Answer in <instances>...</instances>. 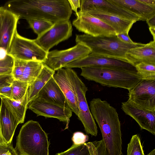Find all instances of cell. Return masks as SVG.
<instances>
[{"label": "cell", "mask_w": 155, "mask_h": 155, "mask_svg": "<svg viewBox=\"0 0 155 155\" xmlns=\"http://www.w3.org/2000/svg\"><path fill=\"white\" fill-rule=\"evenodd\" d=\"M20 18H39L54 23L69 20L72 10L68 0H13L3 6Z\"/></svg>", "instance_id": "cell-1"}, {"label": "cell", "mask_w": 155, "mask_h": 155, "mask_svg": "<svg viewBox=\"0 0 155 155\" xmlns=\"http://www.w3.org/2000/svg\"><path fill=\"white\" fill-rule=\"evenodd\" d=\"M89 108L100 129L106 155H121V125L116 109L100 98L92 99Z\"/></svg>", "instance_id": "cell-2"}, {"label": "cell", "mask_w": 155, "mask_h": 155, "mask_svg": "<svg viewBox=\"0 0 155 155\" xmlns=\"http://www.w3.org/2000/svg\"><path fill=\"white\" fill-rule=\"evenodd\" d=\"M80 75L102 86L130 90L141 80L137 73L116 68L92 66L81 68Z\"/></svg>", "instance_id": "cell-3"}, {"label": "cell", "mask_w": 155, "mask_h": 155, "mask_svg": "<svg viewBox=\"0 0 155 155\" xmlns=\"http://www.w3.org/2000/svg\"><path fill=\"white\" fill-rule=\"evenodd\" d=\"M75 41L77 43H81L88 47L91 54L127 62L125 56L128 51L145 44L136 42L134 44L125 43L119 40L116 35L93 37L85 34L77 35Z\"/></svg>", "instance_id": "cell-4"}, {"label": "cell", "mask_w": 155, "mask_h": 155, "mask_svg": "<svg viewBox=\"0 0 155 155\" xmlns=\"http://www.w3.org/2000/svg\"><path fill=\"white\" fill-rule=\"evenodd\" d=\"M49 144L48 135L39 123L30 120L21 128L15 149L20 155H50Z\"/></svg>", "instance_id": "cell-5"}, {"label": "cell", "mask_w": 155, "mask_h": 155, "mask_svg": "<svg viewBox=\"0 0 155 155\" xmlns=\"http://www.w3.org/2000/svg\"><path fill=\"white\" fill-rule=\"evenodd\" d=\"M65 68L76 97L79 111L78 117L83 124L86 132L96 136L98 133L97 127L86 98L87 88L74 70L71 68Z\"/></svg>", "instance_id": "cell-6"}, {"label": "cell", "mask_w": 155, "mask_h": 155, "mask_svg": "<svg viewBox=\"0 0 155 155\" xmlns=\"http://www.w3.org/2000/svg\"><path fill=\"white\" fill-rule=\"evenodd\" d=\"M47 54L36 44L34 40L21 36L17 30L13 36L8 54L14 59L44 63Z\"/></svg>", "instance_id": "cell-7"}, {"label": "cell", "mask_w": 155, "mask_h": 155, "mask_svg": "<svg viewBox=\"0 0 155 155\" xmlns=\"http://www.w3.org/2000/svg\"><path fill=\"white\" fill-rule=\"evenodd\" d=\"M91 52L88 47L81 43H78L74 46L67 49L49 51L47 53L44 63L56 71L64 68L71 62L87 56Z\"/></svg>", "instance_id": "cell-8"}, {"label": "cell", "mask_w": 155, "mask_h": 155, "mask_svg": "<svg viewBox=\"0 0 155 155\" xmlns=\"http://www.w3.org/2000/svg\"><path fill=\"white\" fill-rule=\"evenodd\" d=\"M72 31V25L69 20L61 21L54 23L51 28L34 40L48 53L52 47L70 37Z\"/></svg>", "instance_id": "cell-9"}, {"label": "cell", "mask_w": 155, "mask_h": 155, "mask_svg": "<svg viewBox=\"0 0 155 155\" xmlns=\"http://www.w3.org/2000/svg\"><path fill=\"white\" fill-rule=\"evenodd\" d=\"M73 25L79 31L93 37L116 35L115 30L100 19L87 13L78 12Z\"/></svg>", "instance_id": "cell-10"}, {"label": "cell", "mask_w": 155, "mask_h": 155, "mask_svg": "<svg viewBox=\"0 0 155 155\" xmlns=\"http://www.w3.org/2000/svg\"><path fill=\"white\" fill-rule=\"evenodd\" d=\"M27 108L36 114L37 116L54 118L66 123L64 130L68 128L72 111L68 107H63L47 102L36 97L28 104Z\"/></svg>", "instance_id": "cell-11"}, {"label": "cell", "mask_w": 155, "mask_h": 155, "mask_svg": "<svg viewBox=\"0 0 155 155\" xmlns=\"http://www.w3.org/2000/svg\"><path fill=\"white\" fill-rule=\"evenodd\" d=\"M128 91L127 101L155 110V79L142 80Z\"/></svg>", "instance_id": "cell-12"}, {"label": "cell", "mask_w": 155, "mask_h": 155, "mask_svg": "<svg viewBox=\"0 0 155 155\" xmlns=\"http://www.w3.org/2000/svg\"><path fill=\"white\" fill-rule=\"evenodd\" d=\"M92 66H99L116 68L130 72L137 73L134 66L130 63L120 60L96 56L90 54L80 59L71 62L64 68H71Z\"/></svg>", "instance_id": "cell-13"}, {"label": "cell", "mask_w": 155, "mask_h": 155, "mask_svg": "<svg viewBox=\"0 0 155 155\" xmlns=\"http://www.w3.org/2000/svg\"><path fill=\"white\" fill-rule=\"evenodd\" d=\"M121 108L126 114L137 122L141 129L155 135V110L145 108L127 101L122 103Z\"/></svg>", "instance_id": "cell-14"}, {"label": "cell", "mask_w": 155, "mask_h": 155, "mask_svg": "<svg viewBox=\"0 0 155 155\" xmlns=\"http://www.w3.org/2000/svg\"><path fill=\"white\" fill-rule=\"evenodd\" d=\"M98 8L104 12L119 17L137 21L139 17L129 11L113 2L111 0H81L79 11L86 12Z\"/></svg>", "instance_id": "cell-15"}, {"label": "cell", "mask_w": 155, "mask_h": 155, "mask_svg": "<svg viewBox=\"0 0 155 155\" xmlns=\"http://www.w3.org/2000/svg\"><path fill=\"white\" fill-rule=\"evenodd\" d=\"M19 19V16L4 6L0 7V49L7 54Z\"/></svg>", "instance_id": "cell-16"}, {"label": "cell", "mask_w": 155, "mask_h": 155, "mask_svg": "<svg viewBox=\"0 0 155 155\" xmlns=\"http://www.w3.org/2000/svg\"><path fill=\"white\" fill-rule=\"evenodd\" d=\"M43 62L15 59L12 74L14 79L32 83L37 78L43 66Z\"/></svg>", "instance_id": "cell-17"}, {"label": "cell", "mask_w": 155, "mask_h": 155, "mask_svg": "<svg viewBox=\"0 0 155 155\" xmlns=\"http://www.w3.org/2000/svg\"><path fill=\"white\" fill-rule=\"evenodd\" d=\"M56 71L52 77L65 96L69 107L78 117L79 111L76 97L65 68H61Z\"/></svg>", "instance_id": "cell-18"}, {"label": "cell", "mask_w": 155, "mask_h": 155, "mask_svg": "<svg viewBox=\"0 0 155 155\" xmlns=\"http://www.w3.org/2000/svg\"><path fill=\"white\" fill-rule=\"evenodd\" d=\"M125 56L127 62L134 67L141 63L155 64V41L130 49Z\"/></svg>", "instance_id": "cell-19"}, {"label": "cell", "mask_w": 155, "mask_h": 155, "mask_svg": "<svg viewBox=\"0 0 155 155\" xmlns=\"http://www.w3.org/2000/svg\"><path fill=\"white\" fill-rule=\"evenodd\" d=\"M84 12L101 20L113 28L116 34L129 33L133 24L136 22L104 12L96 8L91 9Z\"/></svg>", "instance_id": "cell-20"}, {"label": "cell", "mask_w": 155, "mask_h": 155, "mask_svg": "<svg viewBox=\"0 0 155 155\" xmlns=\"http://www.w3.org/2000/svg\"><path fill=\"white\" fill-rule=\"evenodd\" d=\"M37 97L48 102L69 108L65 96L53 77L40 91Z\"/></svg>", "instance_id": "cell-21"}, {"label": "cell", "mask_w": 155, "mask_h": 155, "mask_svg": "<svg viewBox=\"0 0 155 155\" xmlns=\"http://www.w3.org/2000/svg\"><path fill=\"white\" fill-rule=\"evenodd\" d=\"M19 122L1 100L0 107V129L7 143H12L15 130Z\"/></svg>", "instance_id": "cell-22"}, {"label": "cell", "mask_w": 155, "mask_h": 155, "mask_svg": "<svg viewBox=\"0 0 155 155\" xmlns=\"http://www.w3.org/2000/svg\"><path fill=\"white\" fill-rule=\"evenodd\" d=\"M117 5L137 15L139 21H146L155 16V7H152L138 0H111Z\"/></svg>", "instance_id": "cell-23"}, {"label": "cell", "mask_w": 155, "mask_h": 155, "mask_svg": "<svg viewBox=\"0 0 155 155\" xmlns=\"http://www.w3.org/2000/svg\"><path fill=\"white\" fill-rule=\"evenodd\" d=\"M55 72L44 64L38 75L29 85L27 91L28 103L37 97L39 92Z\"/></svg>", "instance_id": "cell-24"}, {"label": "cell", "mask_w": 155, "mask_h": 155, "mask_svg": "<svg viewBox=\"0 0 155 155\" xmlns=\"http://www.w3.org/2000/svg\"><path fill=\"white\" fill-rule=\"evenodd\" d=\"M0 98L19 123H24L28 109L27 95L21 102L17 101L1 95H0Z\"/></svg>", "instance_id": "cell-25"}, {"label": "cell", "mask_w": 155, "mask_h": 155, "mask_svg": "<svg viewBox=\"0 0 155 155\" xmlns=\"http://www.w3.org/2000/svg\"><path fill=\"white\" fill-rule=\"evenodd\" d=\"M29 85L27 82L14 79L11 84V99L19 102L23 101L27 95Z\"/></svg>", "instance_id": "cell-26"}, {"label": "cell", "mask_w": 155, "mask_h": 155, "mask_svg": "<svg viewBox=\"0 0 155 155\" xmlns=\"http://www.w3.org/2000/svg\"><path fill=\"white\" fill-rule=\"evenodd\" d=\"M25 19L30 27L38 36L51 28L54 23L50 21L42 19L27 18Z\"/></svg>", "instance_id": "cell-27"}, {"label": "cell", "mask_w": 155, "mask_h": 155, "mask_svg": "<svg viewBox=\"0 0 155 155\" xmlns=\"http://www.w3.org/2000/svg\"><path fill=\"white\" fill-rule=\"evenodd\" d=\"M92 142L72 145L66 150L55 155H90Z\"/></svg>", "instance_id": "cell-28"}, {"label": "cell", "mask_w": 155, "mask_h": 155, "mask_svg": "<svg viewBox=\"0 0 155 155\" xmlns=\"http://www.w3.org/2000/svg\"><path fill=\"white\" fill-rule=\"evenodd\" d=\"M135 67L142 80L155 79V64L141 63L136 65Z\"/></svg>", "instance_id": "cell-29"}, {"label": "cell", "mask_w": 155, "mask_h": 155, "mask_svg": "<svg viewBox=\"0 0 155 155\" xmlns=\"http://www.w3.org/2000/svg\"><path fill=\"white\" fill-rule=\"evenodd\" d=\"M127 155H145L139 136H132L128 144Z\"/></svg>", "instance_id": "cell-30"}, {"label": "cell", "mask_w": 155, "mask_h": 155, "mask_svg": "<svg viewBox=\"0 0 155 155\" xmlns=\"http://www.w3.org/2000/svg\"><path fill=\"white\" fill-rule=\"evenodd\" d=\"M88 136L81 132H76L74 133L72 138L73 144L80 145L85 143L88 141Z\"/></svg>", "instance_id": "cell-31"}, {"label": "cell", "mask_w": 155, "mask_h": 155, "mask_svg": "<svg viewBox=\"0 0 155 155\" xmlns=\"http://www.w3.org/2000/svg\"><path fill=\"white\" fill-rule=\"evenodd\" d=\"M0 155H19L12 143L0 146Z\"/></svg>", "instance_id": "cell-32"}, {"label": "cell", "mask_w": 155, "mask_h": 155, "mask_svg": "<svg viewBox=\"0 0 155 155\" xmlns=\"http://www.w3.org/2000/svg\"><path fill=\"white\" fill-rule=\"evenodd\" d=\"M14 61L12 57L7 54L4 58L0 59V68H13Z\"/></svg>", "instance_id": "cell-33"}, {"label": "cell", "mask_w": 155, "mask_h": 155, "mask_svg": "<svg viewBox=\"0 0 155 155\" xmlns=\"http://www.w3.org/2000/svg\"><path fill=\"white\" fill-rule=\"evenodd\" d=\"M13 79L12 74L0 75V88L11 85Z\"/></svg>", "instance_id": "cell-34"}, {"label": "cell", "mask_w": 155, "mask_h": 155, "mask_svg": "<svg viewBox=\"0 0 155 155\" xmlns=\"http://www.w3.org/2000/svg\"><path fill=\"white\" fill-rule=\"evenodd\" d=\"M128 33L125 32L116 35L117 38L122 42L129 44H134L136 42H133L130 38Z\"/></svg>", "instance_id": "cell-35"}, {"label": "cell", "mask_w": 155, "mask_h": 155, "mask_svg": "<svg viewBox=\"0 0 155 155\" xmlns=\"http://www.w3.org/2000/svg\"><path fill=\"white\" fill-rule=\"evenodd\" d=\"M12 94L11 85L0 88V95L11 99Z\"/></svg>", "instance_id": "cell-36"}, {"label": "cell", "mask_w": 155, "mask_h": 155, "mask_svg": "<svg viewBox=\"0 0 155 155\" xmlns=\"http://www.w3.org/2000/svg\"><path fill=\"white\" fill-rule=\"evenodd\" d=\"M100 145L95 141L92 142L90 155H102Z\"/></svg>", "instance_id": "cell-37"}, {"label": "cell", "mask_w": 155, "mask_h": 155, "mask_svg": "<svg viewBox=\"0 0 155 155\" xmlns=\"http://www.w3.org/2000/svg\"><path fill=\"white\" fill-rule=\"evenodd\" d=\"M72 10L75 12H78L77 9L81 7V0H68Z\"/></svg>", "instance_id": "cell-38"}, {"label": "cell", "mask_w": 155, "mask_h": 155, "mask_svg": "<svg viewBox=\"0 0 155 155\" xmlns=\"http://www.w3.org/2000/svg\"><path fill=\"white\" fill-rule=\"evenodd\" d=\"M12 68H0V75L12 74Z\"/></svg>", "instance_id": "cell-39"}, {"label": "cell", "mask_w": 155, "mask_h": 155, "mask_svg": "<svg viewBox=\"0 0 155 155\" xmlns=\"http://www.w3.org/2000/svg\"><path fill=\"white\" fill-rule=\"evenodd\" d=\"M146 21L149 27L155 28V16L149 18Z\"/></svg>", "instance_id": "cell-40"}, {"label": "cell", "mask_w": 155, "mask_h": 155, "mask_svg": "<svg viewBox=\"0 0 155 155\" xmlns=\"http://www.w3.org/2000/svg\"><path fill=\"white\" fill-rule=\"evenodd\" d=\"M140 2L150 6L155 7V0H138Z\"/></svg>", "instance_id": "cell-41"}, {"label": "cell", "mask_w": 155, "mask_h": 155, "mask_svg": "<svg viewBox=\"0 0 155 155\" xmlns=\"http://www.w3.org/2000/svg\"><path fill=\"white\" fill-rule=\"evenodd\" d=\"M7 144L2 135L0 129V146Z\"/></svg>", "instance_id": "cell-42"}, {"label": "cell", "mask_w": 155, "mask_h": 155, "mask_svg": "<svg viewBox=\"0 0 155 155\" xmlns=\"http://www.w3.org/2000/svg\"><path fill=\"white\" fill-rule=\"evenodd\" d=\"M149 29L153 36V41H155V28L149 27Z\"/></svg>", "instance_id": "cell-43"}, {"label": "cell", "mask_w": 155, "mask_h": 155, "mask_svg": "<svg viewBox=\"0 0 155 155\" xmlns=\"http://www.w3.org/2000/svg\"><path fill=\"white\" fill-rule=\"evenodd\" d=\"M147 155H155V149L152 150L150 153Z\"/></svg>", "instance_id": "cell-44"}]
</instances>
